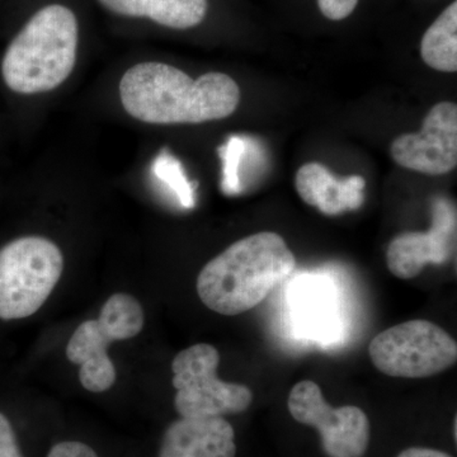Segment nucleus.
Returning <instances> with one entry per match:
<instances>
[{"label": "nucleus", "mask_w": 457, "mask_h": 457, "mask_svg": "<svg viewBox=\"0 0 457 457\" xmlns=\"http://www.w3.org/2000/svg\"><path fill=\"white\" fill-rule=\"evenodd\" d=\"M295 269L296 258L284 237L262 231L204 264L197 278L198 297L210 311L234 317L260 305Z\"/></svg>", "instance_id": "obj_2"}, {"label": "nucleus", "mask_w": 457, "mask_h": 457, "mask_svg": "<svg viewBox=\"0 0 457 457\" xmlns=\"http://www.w3.org/2000/svg\"><path fill=\"white\" fill-rule=\"evenodd\" d=\"M396 457H453L446 451L435 447L411 446L400 451Z\"/></svg>", "instance_id": "obj_21"}, {"label": "nucleus", "mask_w": 457, "mask_h": 457, "mask_svg": "<svg viewBox=\"0 0 457 457\" xmlns=\"http://www.w3.org/2000/svg\"><path fill=\"white\" fill-rule=\"evenodd\" d=\"M420 56L429 68L445 73L457 71V2L442 12L420 42Z\"/></svg>", "instance_id": "obj_15"}, {"label": "nucleus", "mask_w": 457, "mask_h": 457, "mask_svg": "<svg viewBox=\"0 0 457 457\" xmlns=\"http://www.w3.org/2000/svg\"><path fill=\"white\" fill-rule=\"evenodd\" d=\"M456 209L440 197L433 203L432 227L426 233H403L387 246L386 266L400 279L417 278L428 264H444L456 248Z\"/></svg>", "instance_id": "obj_10"}, {"label": "nucleus", "mask_w": 457, "mask_h": 457, "mask_svg": "<svg viewBox=\"0 0 457 457\" xmlns=\"http://www.w3.org/2000/svg\"><path fill=\"white\" fill-rule=\"evenodd\" d=\"M64 270V257L44 237L12 240L0 249V319L20 320L40 311Z\"/></svg>", "instance_id": "obj_4"}, {"label": "nucleus", "mask_w": 457, "mask_h": 457, "mask_svg": "<svg viewBox=\"0 0 457 457\" xmlns=\"http://www.w3.org/2000/svg\"><path fill=\"white\" fill-rule=\"evenodd\" d=\"M359 0H318L319 9L330 21H342L353 13Z\"/></svg>", "instance_id": "obj_20"}, {"label": "nucleus", "mask_w": 457, "mask_h": 457, "mask_svg": "<svg viewBox=\"0 0 457 457\" xmlns=\"http://www.w3.org/2000/svg\"><path fill=\"white\" fill-rule=\"evenodd\" d=\"M363 177L336 179L324 165H303L295 177V187L303 203L327 216H338L360 209L363 203Z\"/></svg>", "instance_id": "obj_12"}, {"label": "nucleus", "mask_w": 457, "mask_h": 457, "mask_svg": "<svg viewBox=\"0 0 457 457\" xmlns=\"http://www.w3.org/2000/svg\"><path fill=\"white\" fill-rule=\"evenodd\" d=\"M390 153L400 167L427 174L442 176L457 165V106L440 102L429 111L422 130L403 134L393 141Z\"/></svg>", "instance_id": "obj_9"}, {"label": "nucleus", "mask_w": 457, "mask_h": 457, "mask_svg": "<svg viewBox=\"0 0 457 457\" xmlns=\"http://www.w3.org/2000/svg\"><path fill=\"white\" fill-rule=\"evenodd\" d=\"M237 431L224 417L177 418L165 427L154 457H237Z\"/></svg>", "instance_id": "obj_11"}, {"label": "nucleus", "mask_w": 457, "mask_h": 457, "mask_svg": "<svg viewBox=\"0 0 457 457\" xmlns=\"http://www.w3.org/2000/svg\"><path fill=\"white\" fill-rule=\"evenodd\" d=\"M378 371L392 378H425L446 371L457 361V343L432 321L409 320L387 328L369 345Z\"/></svg>", "instance_id": "obj_7"}, {"label": "nucleus", "mask_w": 457, "mask_h": 457, "mask_svg": "<svg viewBox=\"0 0 457 457\" xmlns=\"http://www.w3.org/2000/svg\"><path fill=\"white\" fill-rule=\"evenodd\" d=\"M248 143L240 137H231L219 149V155L222 161V183L224 194L237 195L242 191L240 186V165L245 159Z\"/></svg>", "instance_id": "obj_17"}, {"label": "nucleus", "mask_w": 457, "mask_h": 457, "mask_svg": "<svg viewBox=\"0 0 457 457\" xmlns=\"http://www.w3.org/2000/svg\"><path fill=\"white\" fill-rule=\"evenodd\" d=\"M79 27L68 7L40 9L9 44L2 75L9 89L38 95L62 86L74 71Z\"/></svg>", "instance_id": "obj_3"}, {"label": "nucleus", "mask_w": 457, "mask_h": 457, "mask_svg": "<svg viewBox=\"0 0 457 457\" xmlns=\"http://www.w3.org/2000/svg\"><path fill=\"white\" fill-rule=\"evenodd\" d=\"M120 98L126 112L139 121L179 125L227 119L239 106L240 89L224 73L192 79L174 66L146 62L123 74Z\"/></svg>", "instance_id": "obj_1"}, {"label": "nucleus", "mask_w": 457, "mask_h": 457, "mask_svg": "<svg viewBox=\"0 0 457 457\" xmlns=\"http://www.w3.org/2000/svg\"><path fill=\"white\" fill-rule=\"evenodd\" d=\"M295 287L294 320L303 335L330 342L339 333L338 306L323 278H305Z\"/></svg>", "instance_id": "obj_13"}, {"label": "nucleus", "mask_w": 457, "mask_h": 457, "mask_svg": "<svg viewBox=\"0 0 457 457\" xmlns=\"http://www.w3.org/2000/svg\"><path fill=\"white\" fill-rule=\"evenodd\" d=\"M99 3L120 16L149 18L174 29L196 27L207 13V0H99Z\"/></svg>", "instance_id": "obj_14"}, {"label": "nucleus", "mask_w": 457, "mask_h": 457, "mask_svg": "<svg viewBox=\"0 0 457 457\" xmlns=\"http://www.w3.org/2000/svg\"><path fill=\"white\" fill-rule=\"evenodd\" d=\"M145 324L143 306L129 294H113L98 319L84 321L66 345V357L79 365V380L90 393L107 392L116 383V369L108 357L110 343L139 335Z\"/></svg>", "instance_id": "obj_5"}, {"label": "nucleus", "mask_w": 457, "mask_h": 457, "mask_svg": "<svg viewBox=\"0 0 457 457\" xmlns=\"http://www.w3.org/2000/svg\"><path fill=\"white\" fill-rule=\"evenodd\" d=\"M0 457H29L16 426L0 411Z\"/></svg>", "instance_id": "obj_19"}, {"label": "nucleus", "mask_w": 457, "mask_h": 457, "mask_svg": "<svg viewBox=\"0 0 457 457\" xmlns=\"http://www.w3.org/2000/svg\"><path fill=\"white\" fill-rule=\"evenodd\" d=\"M153 171L159 179L170 186L183 206L187 209L195 206L194 185L189 182L179 159L174 158L168 150H163L156 156Z\"/></svg>", "instance_id": "obj_16"}, {"label": "nucleus", "mask_w": 457, "mask_h": 457, "mask_svg": "<svg viewBox=\"0 0 457 457\" xmlns=\"http://www.w3.org/2000/svg\"><path fill=\"white\" fill-rule=\"evenodd\" d=\"M44 457H106L98 446L80 437H62L47 447Z\"/></svg>", "instance_id": "obj_18"}, {"label": "nucleus", "mask_w": 457, "mask_h": 457, "mask_svg": "<svg viewBox=\"0 0 457 457\" xmlns=\"http://www.w3.org/2000/svg\"><path fill=\"white\" fill-rule=\"evenodd\" d=\"M219 363V351L207 343L191 345L174 357V411L179 418H225L251 408L253 392L245 385L222 381Z\"/></svg>", "instance_id": "obj_6"}, {"label": "nucleus", "mask_w": 457, "mask_h": 457, "mask_svg": "<svg viewBox=\"0 0 457 457\" xmlns=\"http://www.w3.org/2000/svg\"><path fill=\"white\" fill-rule=\"evenodd\" d=\"M288 413L315 429L326 457H365L371 444V422L356 405L335 408L312 380L300 381L288 394Z\"/></svg>", "instance_id": "obj_8"}]
</instances>
